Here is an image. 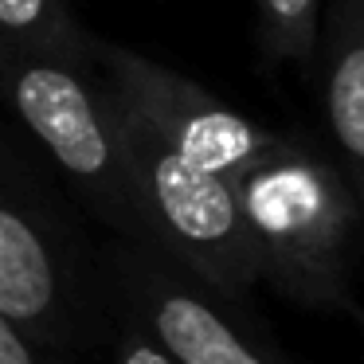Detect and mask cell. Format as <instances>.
<instances>
[{"label": "cell", "mask_w": 364, "mask_h": 364, "mask_svg": "<svg viewBox=\"0 0 364 364\" xmlns=\"http://www.w3.org/2000/svg\"><path fill=\"white\" fill-rule=\"evenodd\" d=\"M102 309L98 243L55 168L0 110V314L79 360Z\"/></svg>", "instance_id": "1"}, {"label": "cell", "mask_w": 364, "mask_h": 364, "mask_svg": "<svg viewBox=\"0 0 364 364\" xmlns=\"http://www.w3.org/2000/svg\"><path fill=\"white\" fill-rule=\"evenodd\" d=\"M259 282L306 309H348L364 220L329 153L290 134L231 181Z\"/></svg>", "instance_id": "2"}, {"label": "cell", "mask_w": 364, "mask_h": 364, "mask_svg": "<svg viewBox=\"0 0 364 364\" xmlns=\"http://www.w3.org/2000/svg\"><path fill=\"white\" fill-rule=\"evenodd\" d=\"M0 110L55 168L75 208L98 220L114 239L141 243L118 110L95 63L0 43Z\"/></svg>", "instance_id": "3"}, {"label": "cell", "mask_w": 364, "mask_h": 364, "mask_svg": "<svg viewBox=\"0 0 364 364\" xmlns=\"http://www.w3.org/2000/svg\"><path fill=\"white\" fill-rule=\"evenodd\" d=\"M114 110L141 243L168 255L215 298L247 309L251 290L259 286V270L231 181L192 165L118 98Z\"/></svg>", "instance_id": "4"}, {"label": "cell", "mask_w": 364, "mask_h": 364, "mask_svg": "<svg viewBox=\"0 0 364 364\" xmlns=\"http://www.w3.org/2000/svg\"><path fill=\"white\" fill-rule=\"evenodd\" d=\"M102 294L129 314L176 364H298L270 341L247 333L231 301L215 298L168 255L134 239L98 247Z\"/></svg>", "instance_id": "5"}, {"label": "cell", "mask_w": 364, "mask_h": 364, "mask_svg": "<svg viewBox=\"0 0 364 364\" xmlns=\"http://www.w3.org/2000/svg\"><path fill=\"white\" fill-rule=\"evenodd\" d=\"M95 71L129 114H137L153 134H161L192 165L223 181H235L274 141L270 129L231 110L212 90L129 48L95 40Z\"/></svg>", "instance_id": "6"}, {"label": "cell", "mask_w": 364, "mask_h": 364, "mask_svg": "<svg viewBox=\"0 0 364 364\" xmlns=\"http://www.w3.org/2000/svg\"><path fill=\"white\" fill-rule=\"evenodd\" d=\"M314 59H321L325 153L345 176L364 220V0L325 4Z\"/></svg>", "instance_id": "7"}, {"label": "cell", "mask_w": 364, "mask_h": 364, "mask_svg": "<svg viewBox=\"0 0 364 364\" xmlns=\"http://www.w3.org/2000/svg\"><path fill=\"white\" fill-rule=\"evenodd\" d=\"M95 40L67 0H0V43L95 63Z\"/></svg>", "instance_id": "8"}, {"label": "cell", "mask_w": 364, "mask_h": 364, "mask_svg": "<svg viewBox=\"0 0 364 364\" xmlns=\"http://www.w3.org/2000/svg\"><path fill=\"white\" fill-rule=\"evenodd\" d=\"M255 36L270 67L314 63L321 32V0H251Z\"/></svg>", "instance_id": "9"}, {"label": "cell", "mask_w": 364, "mask_h": 364, "mask_svg": "<svg viewBox=\"0 0 364 364\" xmlns=\"http://www.w3.org/2000/svg\"><path fill=\"white\" fill-rule=\"evenodd\" d=\"M79 364H176V360L134 321V317L106 301L102 321L90 333Z\"/></svg>", "instance_id": "10"}, {"label": "cell", "mask_w": 364, "mask_h": 364, "mask_svg": "<svg viewBox=\"0 0 364 364\" xmlns=\"http://www.w3.org/2000/svg\"><path fill=\"white\" fill-rule=\"evenodd\" d=\"M0 364H79V360L48 348L43 341H36L32 333H24L16 321L0 314Z\"/></svg>", "instance_id": "11"}]
</instances>
